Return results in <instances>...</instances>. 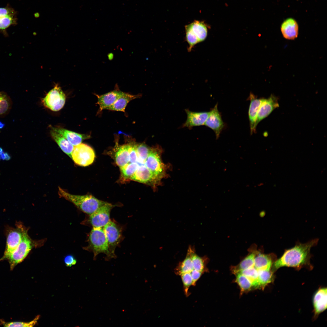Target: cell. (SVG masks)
<instances>
[{
  "label": "cell",
  "instance_id": "42",
  "mask_svg": "<svg viewBox=\"0 0 327 327\" xmlns=\"http://www.w3.org/2000/svg\"><path fill=\"white\" fill-rule=\"evenodd\" d=\"M3 152L2 148L0 147V155Z\"/></svg>",
  "mask_w": 327,
  "mask_h": 327
},
{
  "label": "cell",
  "instance_id": "18",
  "mask_svg": "<svg viewBox=\"0 0 327 327\" xmlns=\"http://www.w3.org/2000/svg\"><path fill=\"white\" fill-rule=\"evenodd\" d=\"M327 294V289L325 288L319 289L315 294L313 297V304L315 315L319 314L326 309Z\"/></svg>",
  "mask_w": 327,
  "mask_h": 327
},
{
  "label": "cell",
  "instance_id": "38",
  "mask_svg": "<svg viewBox=\"0 0 327 327\" xmlns=\"http://www.w3.org/2000/svg\"><path fill=\"white\" fill-rule=\"evenodd\" d=\"M202 272L193 269L190 272L193 279V286L195 285L197 282L200 278Z\"/></svg>",
  "mask_w": 327,
  "mask_h": 327
},
{
  "label": "cell",
  "instance_id": "30",
  "mask_svg": "<svg viewBox=\"0 0 327 327\" xmlns=\"http://www.w3.org/2000/svg\"><path fill=\"white\" fill-rule=\"evenodd\" d=\"M241 273L248 278L252 282L253 287L258 288V270L254 267L240 271L236 273Z\"/></svg>",
  "mask_w": 327,
  "mask_h": 327
},
{
  "label": "cell",
  "instance_id": "4",
  "mask_svg": "<svg viewBox=\"0 0 327 327\" xmlns=\"http://www.w3.org/2000/svg\"><path fill=\"white\" fill-rule=\"evenodd\" d=\"M35 245L34 241L28 235V231H26L18 247L7 259L11 270L25 259Z\"/></svg>",
  "mask_w": 327,
  "mask_h": 327
},
{
  "label": "cell",
  "instance_id": "1",
  "mask_svg": "<svg viewBox=\"0 0 327 327\" xmlns=\"http://www.w3.org/2000/svg\"><path fill=\"white\" fill-rule=\"evenodd\" d=\"M317 239L305 243H298L294 247L286 250L282 256L273 264V269L282 267L299 268L308 263L311 248L317 244Z\"/></svg>",
  "mask_w": 327,
  "mask_h": 327
},
{
  "label": "cell",
  "instance_id": "16",
  "mask_svg": "<svg viewBox=\"0 0 327 327\" xmlns=\"http://www.w3.org/2000/svg\"><path fill=\"white\" fill-rule=\"evenodd\" d=\"M281 31L283 37L288 40L296 38L299 33V26L296 21L292 18L284 21L281 26Z\"/></svg>",
  "mask_w": 327,
  "mask_h": 327
},
{
  "label": "cell",
  "instance_id": "9",
  "mask_svg": "<svg viewBox=\"0 0 327 327\" xmlns=\"http://www.w3.org/2000/svg\"><path fill=\"white\" fill-rule=\"evenodd\" d=\"M103 228L107 239L109 250L112 258H114L116 257L115 250L122 238L121 228L116 223L111 220Z\"/></svg>",
  "mask_w": 327,
  "mask_h": 327
},
{
  "label": "cell",
  "instance_id": "31",
  "mask_svg": "<svg viewBox=\"0 0 327 327\" xmlns=\"http://www.w3.org/2000/svg\"><path fill=\"white\" fill-rule=\"evenodd\" d=\"M236 281L242 292L249 290L253 287L251 281L246 276L240 273H236Z\"/></svg>",
  "mask_w": 327,
  "mask_h": 327
},
{
  "label": "cell",
  "instance_id": "28",
  "mask_svg": "<svg viewBox=\"0 0 327 327\" xmlns=\"http://www.w3.org/2000/svg\"><path fill=\"white\" fill-rule=\"evenodd\" d=\"M151 147L144 143L136 144L137 163L144 164L149 154Z\"/></svg>",
  "mask_w": 327,
  "mask_h": 327
},
{
  "label": "cell",
  "instance_id": "22",
  "mask_svg": "<svg viewBox=\"0 0 327 327\" xmlns=\"http://www.w3.org/2000/svg\"><path fill=\"white\" fill-rule=\"evenodd\" d=\"M115 155V162L121 168L128 164L130 160L128 143L119 146L117 147Z\"/></svg>",
  "mask_w": 327,
  "mask_h": 327
},
{
  "label": "cell",
  "instance_id": "3",
  "mask_svg": "<svg viewBox=\"0 0 327 327\" xmlns=\"http://www.w3.org/2000/svg\"><path fill=\"white\" fill-rule=\"evenodd\" d=\"M88 245L87 249L92 251L94 257L99 254L104 253L112 258L109 250L107 242L103 228H93L88 237Z\"/></svg>",
  "mask_w": 327,
  "mask_h": 327
},
{
  "label": "cell",
  "instance_id": "37",
  "mask_svg": "<svg viewBox=\"0 0 327 327\" xmlns=\"http://www.w3.org/2000/svg\"><path fill=\"white\" fill-rule=\"evenodd\" d=\"M14 10L10 8H0V18L7 16H14Z\"/></svg>",
  "mask_w": 327,
  "mask_h": 327
},
{
  "label": "cell",
  "instance_id": "8",
  "mask_svg": "<svg viewBox=\"0 0 327 327\" xmlns=\"http://www.w3.org/2000/svg\"><path fill=\"white\" fill-rule=\"evenodd\" d=\"M66 96L61 87L58 84L51 90L42 100L43 105L51 110L57 111L64 106Z\"/></svg>",
  "mask_w": 327,
  "mask_h": 327
},
{
  "label": "cell",
  "instance_id": "13",
  "mask_svg": "<svg viewBox=\"0 0 327 327\" xmlns=\"http://www.w3.org/2000/svg\"><path fill=\"white\" fill-rule=\"evenodd\" d=\"M187 119L183 127L191 128L195 126L204 125L209 114L210 112H195L186 109Z\"/></svg>",
  "mask_w": 327,
  "mask_h": 327
},
{
  "label": "cell",
  "instance_id": "41",
  "mask_svg": "<svg viewBox=\"0 0 327 327\" xmlns=\"http://www.w3.org/2000/svg\"><path fill=\"white\" fill-rule=\"evenodd\" d=\"M5 126V124L0 121V129H2Z\"/></svg>",
  "mask_w": 327,
  "mask_h": 327
},
{
  "label": "cell",
  "instance_id": "2",
  "mask_svg": "<svg viewBox=\"0 0 327 327\" xmlns=\"http://www.w3.org/2000/svg\"><path fill=\"white\" fill-rule=\"evenodd\" d=\"M58 194L60 197L71 202L83 212L89 215L107 203L91 195H79L70 194L59 187Z\"/></svg>",
  "mask_w": 327,
  "mask_h": 327
},
{
  "label": "cell",
  "instance_id": "12",
  "mask_svg": "<svg viewBox=\"0 0 327 327\" xmlns=\"http://www.w3.org/2000/svg\"><path fill=\"white\" fill-rule=\"evenodd\" d=\"M279 104L276 97L271 95L267 99H263L257 114L256 126L262 120L267 117Z\"/></svg>",
  "mask_w": 327,
  "mask_h": 327
},
{
  "label": "cell",
  "instance_id": "23",
  "mask_svg": "<svg viewBox=\"0 0 327 327\" xmlns=\"http://www.w3.org/2000/svg\"><path fill=\"white\" fill-rule=\"evenodd\" d=\"M192 248L191 246L189 247L185 258L179 263L175 269V273L177 275L180 276L184 273L190 272L193 269L191 254Z\"/></svg>",
  "mask_w": 327,
  "mask_h": 327
},
{
  "label": "cell",
  "instance_id": "15",
  "mask_svg": "<svg viewBox=\"0 0 327 327\" xmlns=\"http://www.w3.org/2000/svg\"><path fill=\"white\" fill-rule=\"evenodd\" d=\"M51 129L61 135L74 146L81 143L83 140L90 137L89 135L79 134L59 127L51 126Z\"/></svg>",
  "mask_w": 327,
  "mask_h": 327
},
{
  "label": "cell",
  "instance_id": "34",
  "mask_svg": "<svg viewBox=\"0 0 327 327\" xmlns=\"http://www.w3.org/2000/svg\"><path fill=\"white\" fill-rule=\"evenodd\" d=\"M186 38L189 45L188 51H190L194 46L199 43L198 39L193 33L188 25L185 27Z\"/></svg>",
  "mask_w": 327,
  "mask_h": 327
},
{
  "label": "cell",
  "instance_id": "7",
  "mask_svg": "<svg viewBox=\"0 0 327 327\" xmlns=\"http://www.w3.org/2000/svg\"><path fill=\"white\" fill-rule=\"evenodd\" d=\"M95 156L94 151L91 147L81 143L74 146L71 158L76 164L86 167L93 162Z\"/></svg>",
  "mask_w": 327,
  "mask_h": 327
},
{
  "label": "cell",
  "instance_id": "25",
  "mask_svg": "<svg viewBox=\"0 0 327 327\" xmlns=\"http://www.w3.org/2000/svg\"><path fill=\"white\" fill-rule=\"evenodd\" d=\"M12 105V99L5 92L0 91V117L7 115L11 109Z\"/></svg>",
  "mask_w": 327,
  "mask_h": 327
},
{
  "label": "cell",
  "instance_id": "33",
  "mask_svg": "<svg viewBox=\"0 0 327 327\" xmlns=\"http://www.w3.org/2000/svg\"><path fill=\"white\" fill-rule=\"evenodd\" d=\"M193 269L203 272L205 269V264L203 259L197 255L192 247L191 251Z\"/></svg>",
  "mask_w": 327,
  "mask_h": 327
},
{
  "label": "cell",
  "instance_id": "6",
  "mask_svg": "<svg viewBox=\"0 0 327 327\" xmlns=\"http://www.w3.org/2000/svg\"><path fill=\"white\" fill-rule=\"evenodd\" d=\"M15 228H10L7 231L6 246L4 255L0 261L7 259L20 243L24 233L28 230L22 224L16 223Z\"/></svg>",
  "mask_w": 327,
  "mask_h": 327
},
{
  "label": "cell",
  "instance_id": "24",
  "mask_svg": "<svg viewBox=\"0 0 327 327\" xmlns=\"http://www.w3.org/2000/svg\"><path fill=\"white\" fill-rule=\"evenodd\" d=\"M188 25L198 39L199 42L206 39L208 30L206 24L203 22L195 21Z\"/></svg>",
  "mask_w": 327,
  "mask_h": 327
},
{
  "label": "cell",
  "instance_id": "40",
  "mask_svg": "<svg viewBox=\"0 0 327 327\" xmlns=\"http://www.w3.org/2000/svg\"><path fill=\"white\" fill-rule=\"evenodd\" d=\"M10 157L9 155L6 153L3 152L0 155V159L2 160H8Z\"/></svg>",
  "mask_w": 327,
  "mask_h": 327
},
{
  "label": "cell",
  "instance_id": "35",
  "mask_svg": "<svg viewBox=\"0 0 327 327\" xmlns=\"http://www.w3.org/2000/svg\"><path fill=\"white\" fill-rule=\"evenodd\" d=\"M183 283L184 293L187 296L189 295V289L193 284V279L190 272L183 273L180 275Z\"/></svg>",
  "mask_w": 327,
  "mask_h": 327
},
{
  "label": "cell",
  "instance_id": "10",
  "mask_svg": "<svg viewBox=\"0 0 327 327\" xmlns=\"http://www.w3.org/2000/svg\"><path fill=\"white\" fill-rule=\"evenodd\" d=\"M115 205L107 202L90 215L88 221L93 228H103L110 220V213Z\"/></svg>",
  "mask_w": 327,
  "mask_h": 327
},
{
  "label": "cell",
  "instance_id": "21",
  "mask_svg": "<svg viewBox=\"0 0 327 327\" xmlns=\"http://www.w3.org/2000/svg\"><path fill=\"white\" fill-rule=\"evenodd\" d=\"M274 257L273 254L255 255L254 267L257 270H270Z\"/></svg>",
  "mask_w": 327,
  "mask_h": 327
},
{
  "label": "cell",
  "instance_id": "39",
  "mask_svg": "<svg viewBox=\"0 0 327 327\" xmlns=\"http://www.w3.org/2000/svg\"><path fill=\"white\" fill-rule=\"evenodd\" d=\"M64 262L66 266L71 267L74 265L77 262L76 259L71 255H68L66 256L64 260Z\"/></svg>",
  "mask_w": 327,
  "mask_h": 327
},
{
  "label": "cell",
  "instance_id": "14",
  "mask_svg": "<svg viewBox=\"0 0 327 327\" xmlns=\"http://www.w3.org/2000/svg\"><path fill=\"white\" fill-rule=\"evenodd\" d=\"M124 93L119 90L116 89L102 95L96 94L97 98V104L99 107V112L105 109L107 110Z\"/></svg>",
  "mask_w": 327,
  "mask_h": 327
},
{
  "label": "cell",
  "instance_id": "27",
  "mask_svg": "<svg viewBox=\"0 0 327 327\" xmlns=\"http://www.w3.org/2000/svg\"><path fill=\"white\" fill-rule=\"evenodd\" d=\"M258 288H264L271 282L273 279V274L270 270H258Z\"/></svg>",
  "mask_w": 327,
  "mask_h": 327
},
{
  "label": "cell",
  "instance_id": "17",
  "mask_svg": "<svg viewBox=\"0 0 327 327\" xmlns=\"http://www.w3.org/2000/svg\"><path fill=\"white\" fill-rule=\"evenodd\" d=\"M250 104L248 111L250 133L252 134L256 131L257 116L263 99H258L252 94H250Z\"/></svg>",
  "mask_w": 327,
  "mask_h": 327
},
{
  "label": "cell",
  "instance_id": "5",
  "mask_svg": "<svg viewBox=\"0 0 327 327\" xmlns=\"http://www.w3.org/2000/svg\"><path fill=\"white\" fill-rule=\"evenodd\" d=\"M161 153L162 150L158 146L151 147L145 163L146 167L160 181L167 175V167L162 161Z\"/></svg>",
  "mask_w": 327,
  "mask_h": 327
},
{
  "label": "cell",
  "instance_id": "20",
  "mask_svg": "<svg viewBox=\"0 0 327 327\" xmlns=\"http://www.w3.org/2000/svg\"><path fill=\"white\" fill-rule=\"evenodd\" d=\"M140 95H132L125 93L118 98L114 103L107 110H109L124 112L125 108L129 102L140 97Z\"/></svg>",
  "mask_w": 327,
  "mask_h": 327
},
{
  "label": "cell",
  "instance_id": "36",
  "mask_svg": "<svg viewBox=\"0 0 327 327\" xmlns=\"http://www.w3.org/2000/svg\"><path fill=\"white\" fill-rule=\"evenodd\" d=\"M15 22L14 16H7L0 18V29H4L8 28Z\"/></svg>",
  "mask_w": 327,
  "mask_h": 327
},
{
  "label": "cell",
  "instance_id": "32",
  "mask_svg": "<svg viewBox=\"0 0 327 327\" xmlns=\"http://www.w3.org/2000/svg\"><path fill=\"white\" fill-rule=\"evenodd\" d=\"M40 316V315H38L33 320L28 322H7L0 320V322L5 327H33L37 322Z\"/></svg>",
  "mask_w": 327,
  "mask_h": 327
},
{
  "label": "cell",
  "instance_id": "29",
  "mask_svg": "<svg viewBox=\"0 0 327 327\" xmlns=\"http://www.w3.org/2000/svg\"><path fill=\"white\" fill-rule=\"evenodd\" d=\"M256 254L252 253L245 257L233 269V272L236 273L240 271L254 267V258Z\"/></svg>",
  "mask_w": 327,
  "mask_h": 327
},
{
  "label": "cell",
  "instance_id": "19",
  "mask_svg": "<svg viewBox=\"0 0 327 327\" xmlns=\"http://www.w3.org/2000/svg\"><path fill=\"white\" fill-rule=\"evenodd\" d=\"M50 134L51 137L61 150L71 158L74 146L61 135L51 129L50 131Z\"/></svg>",
  "mask_w": 327,
  "mask_h": 327
},
{
  "label": "cell",
  "instance_id": "11",
  "mask_svg": "<svg viewBox=\"0 0 327 327\" xmlns=\"http://www.w3.org/2000/svg\"><path fill=\"white\" fill-rule=\"evenodd\" d=\"M204 125L212 129L215 132L216 139L218 138L223 127V123L216 104L211 111Z\"/></svg>",
  "mask_w": 327,
  "mask_h": 327
},
{
  "label": "cell",
  "instance_id": "26",
  "mask_svg": "<svg viewBox=\"0 0 327 327\" xmlns=\"http://www.w3.org/2000/svg\"><path fill=\"white\" fill-rule=\"evenodd\" d=\"M139 165L136 163H128L124 167L120 168L121 180L123 181L130 180L138 167Z\"/></svg>",
  "mask_w": 327,
  "mask_h": 327
}]
</instances>
